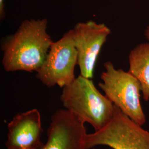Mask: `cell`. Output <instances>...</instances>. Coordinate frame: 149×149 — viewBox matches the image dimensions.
Wrapping results in <instances>:
<instances>
[{"label":"cell","instance_id":"cell-13","mask_svg":"<svg viewBox=\"0 0 149 149\" xmlns=\"http://www.w3.org/2000/svg\"><path fill=\"white\" fill-rule=\"evenodd\" d=\"M92 149H97V148H92Z\"/></svg>","mask_w":149,"mask_h":149},{"label":"cell","instance_id":"cell-9","mask_svg":"<svg viewBox=\"0 0 149 149\" xmlns=\"http://www.w3.org/2000/svg\"><path fill=\"white\" fill-rule=\"evenodd\" d=\"M128 72L138 80L145 101L149 100V42L141 43L130 51Z\"/></svg>","mask_w":149,"mask_h":149},{"label":"cell","instance_id":"cell-12","mask_svg":"<svg viewBox=\"0 0 149 149\" xmlns=\"http://www.w3.org/2000/svg\"><path fill=\"white\" fill-rule=\"evenodd\" d=\"M41 149V148H40ZM6 149H23V148H6Z\"/></svg>","mask_w":149,"mask_h":149},{"label":"cell","instance_id":"cell-2","mask_svg":"<svg viewBox=\"0 0 149 149\" xmlns=\"http://www.w3.org/2000/svg\"><path fill=\"white\" fill-rule=\"evenodd\" d=\"M65 109L98 130L113 116L114 105L97 88L93 81L79 75L63 88L60 97Z\"/></svg>","mask_w":149,"mask_h":149},{"label":"cell","instance_id":"cell-1","mask_svg":"<svg viewBox=\"0 0 149 149\" xmlns=\"http://www.w3.org/2000/svg\"><path fill=\"white\" fill-rule=\"evenodd\" d=\"M48 19H26L1 45L2 63L7 72H36L43 64L53 43L47 32Z\"/></svg>","mask_w":149,"mask_h":149},{"label":"cell","instance_id":"cell-3","mask_svg":"<svg viewBox=\"0 0 149 149\" xmlns=\"http://www.w3.org/2000/svg\"><path fill=\"white\" fill-rule=\"evenodd\" d=\"M98 86L113 104L140 125L146 123V116L140 101L141 87L129 72L117 69L111 61L104 64Z\"/></svg>","mask_w":149,"mask_h":149},{"label":"cell","instance_id":"cell-5","mask_svg":"<svg viewBox=\"0 0 149 149\" xmlns=\"http://www.w3.org/2000/svg\"><path fill=\"white\" fill-rule=\"evenodd\" d=\"M78 55L74 46L72 29L54 42L42 65L37 70L36 77L48 88L69 85L75 79L74 68Z\"/></svg>","mask_w":149,"mask_h":149},{"label":"cell","instance_id":"cell-8","mask_svg":"<svg viewBox=\"0 0 149 149\" xmlns=\"http://www.w3.org/2000/svg\"><path fill=\"white\" fill-rule=\"evenodd\" d=\"M6 141V148L40 149L43 129L41 115L37 109L16 114L9 122Z\"/></svg>","mask_w":149,"mask_h":149},{"label":"cell","instance_id":"cell-10","mask_svg":"<svg viewBox=\"0 0 149 149\" xmlns=\"http://www.w3.org/2000/svg\"><path fill=\"white\" fill-rule=\"evenodd\" d=\"M5 0H0V19L1 21H3L5 18Z\"/></svg>","mask_w":149,"mask_h":149},{"label":"cell","instance_id":"cell-11","mask_svg":"<svg viewBox=\"0 0 149 149\" xmlns=\"http://www.w3.org/2000/svg\"><path fill=\"white\" fill-rule=\"evenodd\" d=\"M144 36L149 42V25L146 27L144 31Z\"/></svg>","mask_w":149,"mask_h":149},{"label":"cell","instance_id":"cell-4","mask_svg":"<svg viewBox=\"0 0 149 149\" xmlns=\"http://www.w3.org/2000/svg\"><path fill=\"white\" fill-rule=\"evenodd\" d=\"M100 145L113 149H149V132L114 106L113 116L106 125L87 135L86 149Z\"/></svg>","mask_w":149,"mask_h":149},{"label":"cell","instance_id":"cell-6","mask_svg":"<svg viewBox=\"0 0 149 149\" xmlns=\"http://www.w3.org/2000/svg\"><path fill=\"white\" fill-rule=\"evenodd\" d=\"M72 29L80 75L92 79L98 57L111 31L105 24L91 20L79 22Z\"/></svg>","mask_w":149,"mask_h":149},{"label":"cell","instance_id":"cell-7","mask_svg":"<svg viewBox=\"0 0 149 149\" xmlns=\"http://www.w3.org/2000/svg\"><path fill=\"white\" fill-rule=\"evenodd\" d=\"M84 124L65 109L56 111L51 117L47 142L40 149H87Z\"/></svg>","mask_w":149,"mask_h":149}]
</instances>
